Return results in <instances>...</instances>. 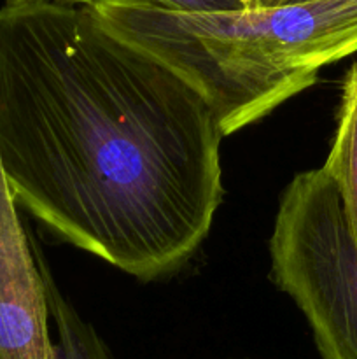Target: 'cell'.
<instances>
[{
	"label": "cell",
	"instance_id": "1",
	"mask_svg": "<svg viewBox=\"0 0 357 359\" xmlns=\"http://www.w3.org/2000/svg\"><path fill=\"white\" fill-rule=\"evenodd\" d=\"M223 139L205 98L91 6L0 7V167L58 241L139 280L177 272L223 203Z\"/></svg>",
	"mask_w": 357,
	"mask_h": 359
},
{
	"label": "cell",
	"instance_id": "2",
	"mask_svg": "<svg viewBox=\"0 0 357 359\" xmlns=\"http://www.w3.org/2000/svg\"><path fill=\"white\" fill-rule=\"evenodd\" d=\"M108 30L188 81L224 137L259 121L357 55V0H310L230 13H181L150 0H97Z\"/></svg>",
	"mask_w": 357,
	"mask_h": 359
},
{
	"label": "cell",
	"instance_id": "3",
	"mask_svg": "<svg viewBox=\"0 0 357 359\" xmlns=\"http://www.w3.org/2000/svg\"><path fill=\"white\" fill-rule=\"evenodd\" d=\"M273 284L307 318L322 359H357V248L324 168L282 191L270 237Z\"/></svg>",
	"mask_w": 357,
	"mask_h": 359
},
{
	"label": "cell",
	"instance_id": "4",
	"mask_svg": "<svg viewBox=\"0 0 357 359\" xmlns=\"http://www.w3.org/2000/svg\"><path fill=\"white\" fill-rule=\"evenodd\" d=\"M44 279L0 167V359H56Z\"/></svg>",
	"mask_w": 357,
	"mask_h": 359
},
{
	"label": "cell",
	"instance_id": "5",
	"mask_svg": "<svg viewBox=\"0 0 357 359\" xmlns=\"http://www.w3.org/2000/svg\"><path fill=\"white\" fill-rule=\"evenodd\" d=\"M322 168L338 191L357 248V60L343 77L335 137Z\"/></svg>",
	"mask_w": 357,
	"mask_h": 359
},
{
	"label": "cell",
	"instance_id": "6",
	"mask_svg": "<svg viewBox=\"0 0 357 359\" xmlns=\"http://www.w3.org/2000/svg\"><path fill=\"white\" fill-rule=\"evenodd\" d=\"M30 244L35 258H37L42 279H44L49 319L52 321L56 333V359H112L111 351L107 349L97 330L80 318V314L72 307L69 298H65V294L59 291L37 241L30 237Z\"/></svg>",
	"mask_w": 357,
	"mask_h": 359
},
{
	"label": "cell",
	"instance_id": "7",
	"mask_svg": "<svg viewBox=\"0 0 357 359\" xmlns=\"http://www.w3.org/2000/svg\"><path fill=\"white\" fill-rule=\"evenodd\" d=\"M164 9L181 11V13H230L241 11V0H150Z\"/></svg>",
	"mask_w": 357,
	"mask_h": 359
},
{
	"label": "cell",
	"instance_id": "8",
	"mask_svg": "<svg viewBox=\"0 0 357 359\" xmlns=\"http://www.w3.org/2000/svg\"><path fill=\"white\" fill-rule=\"evenodd\" d=\"M241 2H244V9H259V7H276L287 6V4L310 2V0H241Z\"/></svg>",
	"mask_w": 357,
	"mask_h": 359
},
{
	"label": "cell",
	"instance_id": "9",
	"mask_svg": "<svg viewBox=\"0 0 357 359\" xmlns=\"http://www.w3.org/2000/svg\"><path fill=\"white\" fill-rule=\"evenodd\" d=\"M10 2H23V0H10ZM58 2H69V4H79V6H91L97 0H58Z\"/></svg>",
	"mask_w": 357,
	"mask_h": 359
}]
</instances>
